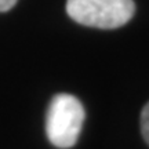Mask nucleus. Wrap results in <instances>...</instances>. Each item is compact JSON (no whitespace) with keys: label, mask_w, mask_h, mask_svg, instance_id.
Instances as JSON below:
<instances>
[{"label":"nucleus","mask_w":149,"mask_h":149,"mask_svg":"<svg viewBox=\"0 0 149 149\" xmlns=\"http://www.w3.org/2000/svg\"><path fill=\"white\" fill-rule=\"evenodd\" d=\"M84 108L76 97L58 94L51 100L46 117L48 141L59 149H69L77 142L84 122Z\"/></svg>","instance_id":"1"},{"label":"nucleus","mask_w":149,"mask_h":149,"mask_svg":"<svg viewBox=\"0 0 149 149\" xmlns=\"http://www.w3.org/2000/svg\"><path fill=\"white\" fill-rule=\"evenodd\" d=\"M18 0H0V13H6V11L11 10Z\"/></svg>","instance_id":"4"},{"label":"nucleus","mask_w":149,"mask_h":149,"mask_svg":"<svg viewBox=\"0 0 149 149\" xmlns=\"http://www.w3.org/2000/svg\"><path fill=\"white\" fill-rule=\"evenodd\" d=\"M66 13L80 25L116 29L133 18L135 4L133 0H66Z\"/></svg>","instance_id":"2"},{"label":"nucleus","mask_w":149,"mask_h":149,"mask_svg":"<svg viewBox=\"0 0 149 149\" xmlns=\"http://www.w3.org/2000/svg\"><path fill=\"white\" fill-rule=\"evenodd\" d=\"M141 133L146 144L149 145V102L141 112Z\"/></svg>","instance_id":"3"}]
</instances>
